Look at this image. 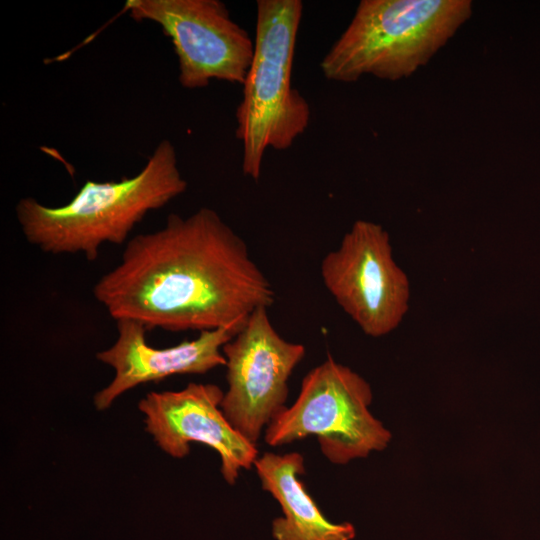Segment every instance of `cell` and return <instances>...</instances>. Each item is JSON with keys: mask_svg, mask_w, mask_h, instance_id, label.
Wrapping results in <instances>:
<instances>
[{"mask_svg": "<svg viewBox=\"0 0 540 540\" xmlns=\"http://www.w3.org/2000/svg\"><path fill=\"white\" fill-rule=\"evenodd\" d=\"M135 21L157 23L171 39L182 87L211 80L243 85L254 56V40L220 0H127Z\"/></svg>", "mask_w": 540, "mask_h": 540, "instance_id": "cell-7", "label": "cell"}, {"mask_svg": "<svg viewBox=\"0 0 540 540\" xmlns=\"http://www.w3.org/2000/svg\"><path fill=\"white\" fill-rule=\"evenodd\" d=\"M254 56L236 108L243 174L257 181L265 151L286 150L305 132L310 105L291 84L300 0H258Z\"/></svg>", "mask_w": 540, "mask_h": 540, "instance_id": "cell-4", "label": "cell"}, {"mask_svg": "<svg viewBox=\"0 0 540 540\" xmlns=\"http://www.w3.org/2000/svg\"><path fill=\"white\" fill-rule=\"evenodd\" d=\"M223 396L215 384L189 383L178 391L147 393L138 409L145 431L163 452L181 459L190 453L191 443L205 444L218 453L220 472L233 485L242 469L254 466L258 451L225 417Z\"/></svg>", "mask_w": 540, "mask_h": 540, "instance_id": "cell-9", "label": "cell"}, {"mask_svg": "<svg viewBox=\"0 0 540 540\" xmlns=\"http://www.w3.org/2000/svg\"><path fill=\"white\" fill-rule=\"evenodd\" d=\"M471 0H362L320 62L324 77L397 81L425 66L472 16Z\"/></svg>", "mask_w": 540, "mask_h": 540, "instance_id": "cell-3", "label": "cell"}, {"mask_svg": "<svg viewBox=\"0 0 540 540\" xmlns=\"http://www.w3.org/2000/svg\"><path fill=\"white\" fill-rule=\"evenodd\" d=\"M368 382L331 357L309 371L299 395L265 429V442L281 446L317 437L323 455L334 464L381 451L391 433L369 411Z\"/></svg>", "mask_w": 540, "mask_h": 540, "instance_id": "cell-5", "label": "cell"}, {"mask_svg": "<svg viewBox=\"0 0 540 540\" xmlns=\"http://www.w3.org/2000/svg\"><path fill=\"white\" fill-rule=\"evenodd\" d=\"M246 320L199 332L197 338L167 348L150 346L146 340L147 329L140 322L116 321L115 342L96 354L97 360L114 370V377L94 395L95 408L99 411L110 408L122 394L142 384L159 382L173 375L205 374L225 366L222 348Z\"/></svg>", "mask_w": 540, "mask_h": 540, "instance_id": "cell-10", "label": "cell"}, {"mask_svg": "<svg viewBox=\"0 0 540 540\" xmlns=\"http://www.w3.org/2000/svg\"><path fill=\"white\" fill-rule=\"evenodd\" d=\"M227 391L221 409L230 424L253 444L286 407L288 380L305 355L300 343L285 340L274 328L267 307L247 318L222 348Z\"/></svg>", "mask_w": 540, "mask_h": 540, "instance_id": "cell-8", "label": "cell"}, {"mask_svg": "<svg viewBox=\"0 0 540 540\" xmlns=\"http://www.w3.org/2000/svg\"><path fill=\"white\" fill-rule=\"evenodd\" d=\"M255 470L263 490L281 506L283 516L274 519L276 540H352L354 527L347 522L332 523L320 511L299 479L304 458L300 453H264L256 459Z\"/></svg>", "mask_w": 540, "mask_h": 540, "instance_id": "cell-11", "label": "cell"}, {"mask_svg": "<svg viewBox=\"0 0 540 540\" xmlns=\"http://www.w3.org/2000/svg\"><path fill=\"white\" fill-rule=\"evenodd\" d=\"M186 189L176 150L169 140H162L132 177L107 182L87 180L68 203L59 207L24 197L15 212L30 244L48 254H82L93 262L102 245L123 244L148 212L164 207Z\"/></svg>", "mask_w": 540, "mask_h": 540, "instance_id": "cell-2", "label": "cell"}, {"mask_svg": "<svg viewBox=\"0 0 540 540\" xmlns=\"http://www.w3.org/2000/svg\"><path fill=\"white\" fill-rule=\"evenodd\" d=\"M93 295L115 321L171 332L242 322L275 301L245 241L207 207L187 217L170 214L159 230L129 239Z\"/></svg>", "mask_w": 540, "mask_h": 540, "instance_id": "cell-1", "label": "cell"}, {"mask_svg": "<svg viewBox=\"0 0 540 540\" xmlns=\"http://www.w3.org/2000/svg\"><path fill=\"white\" fill-rule=\"evenodd\" d=\"M324 286L368 336L395 330L409 309L410 282L393 257L388 232L356 220L320 267Z\"/></svg>", "mask_w": 540, "mask_h": 540, "instance_id": "cell-6", "label": "cell"}]
</instances>
